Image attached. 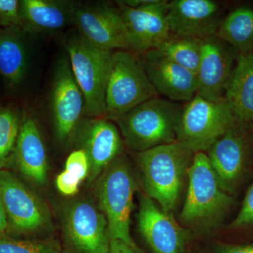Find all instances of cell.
<instances>
[{"instance_id": "6da1fadb", "label": "cell", "mask_w": 253, "mask_h": 253, "mask_svg": "<svg viewBox=\"0 0 253 253\" xmlns=\"http://www.w3.org/2000/svg\"><path fill=\"white\" fill-rule=\"evenodd\" d=\"M194 153L177 141L138 153L146 195L172 214L177 207Z\"/></svg>"}, {"instance_id": "7a4b0ae2", "label": "cell", "mask_w": 253, "mask_h": 253, "mask_svg": "<svg viewBox=\"0 0 253 253\" xmlns=\"http://www.w3.org/2000/svg\"><path fill=\"white\" fill-rule=\"evenodd\" d=\"M187 178L181 222L198 229L217 226L234 204V198L221 187L206 153L194 154Z\"/></svg>"}, {"instance_id": "3957f363", "label": "cell", "mask_w": 253, "mask_h": 253, "mask_svg": "<svg viewBox=\"0 0 253 253\" xmlns=\"http://www.w3.org/2000/svg\"><path fill=\"white\" fill-rule=\"evenodd\" d=\"M182 106L160 96L136 106L116 121L124 142L140 153L176 141Z\"/></svg>"}, {"instance_id": "277c9868", "label": "cell", "mask_w": 253, "mask_h": 253, "mask_svg": "<svg viewBox=\"0 0 253 253\" xmlns=\"http://www.w3.org/2000/svg\"><path fill=\"white\" fill-rule=\"evenodd\" d=\"M63 45L84 100V116L104 118L106 91L113 51L96 47L78 32L65 38Z\"/></svg>"}, {"instance_id": "5b68a950", "label": "cell", "mask_w": 253, "mask_h": 253, "mask_svg": "<svg viewBox=\"0 0 253 253\" xmlns=\"http://www.w3.org/2000/svg\"><path fill=\"white\" fill-rule=\"evenodd\" d=\"M137 185L131 168L123 158L106 168L98 179L96 196L100 211L108 222L110 238L119 239L136 250L130 233L131 214Z\"/></svg>"}, {"instance_id": "8992f818", "label": "cell", "mask_w": 253, "mask_h": 253, "mask_svg": "<svg viewBox=\"0 0 253 253\" xmlns=\"http://www.w3.org/2000/svg\"><path fill=\"white\" fill-rule=\"evenodd\" d=\"M158 96L139 54L129 50L113 52L104 118L117 121L136 106Z\"/></svg>"}, {"instance_id": "52a82bcc", "label": "cell", "mask_w": 253, "mask_h": 253, "mask_svg": "<svg viewBox=\"0 0 253 253\" xmlns=\"http://www.w3.org/2000/svg\"><path fill=\"white\" fill-rule=\"evenodd\" d=\"M238 122L225 99L211 101L196 94L183 105L176 141L194 154L205 152Z\"/></svg>"}, {"instance_id": "ba28073f", "label": "cell", "mask_w": 253, "mask_h": 253, "mask_svg": "<svg viewBox=\"0 0 253 253\" xmlns=\"http://www.w3.org/2000/svg\"><path fill=\"white\" fill-rule=\"evenodd\" d=\"M0 198L14 232L33 234L51 229V214L45 203L5 169L0 170Z\"/></svg>"}, {"instance_id": "9c48e42d", "label": "cell", "mask_w": 253, "mask_h": 253, "mask_svg": "<svg viewBox=\"0 0 253 253\" xmlns=\"http://www.w3.org/2000/svg\"><path fill=\"white\" fill-rule=\"evenodd\" d=\"M251 130L237 122L208 151L219 184L228 194L235 192L249 167L253 149Z\"/></svg>"}, {"instance_id": "30bf717a", "label": "cell", "mask_w": 253, "mask_h": 253, "mask_svg": "<svg viewBox=\"0 0 253 253\" xmlns=\"http://www.w3.org/2000/svg\"><path fill=\"white\" fill-rule=\"evenodd\" d=\"M63 232L72 253H109L106 218L90 201L79 200L68 205L63 214Z\"/></svg>"}, {"instance_id": "8fae6325", "label": "cell", "mask_w": 253, "mask_h": 253, "mask_svg": "<svg viewBox=\"0 0 253 253\" xmlns=\"http://www.w3.org/2000/svg\"><path fill=\"white\" fill-rule=\"evenodd\" d=\"M51 109L56 138L61 144H68L76 136L84 115V100L67 55L61 56L55 66Z\"/></svg>"}, {"instance_id": "7c38bea8", "label": "cell", "mask_w": 253, "mask_h": 253, "mask_svg": "<svg viewBox=\"0 0 253 253\" xmlns=\"http://www.w3.org/2000/svg\"><path fill=\"white\" fill-rule=\"evenodd\" d=\"M73 25L96 47L110 51L129 50L126 28L117 5L76 1Z\"/></svg>"}, {"instance_id": "4fadbf2b", "label": "cell", "mask_w": 253, "mask_h": 253, "mask_svg": "<svg viewBox=\"0 0 253 253\" xmlns=\"http://www.w3.org/2000/svg\"><path fill=\"white\" fill-rule=\"evenodd\" d=\"M168 1L149 0L141 6L116 1L121 11L129 51L136 54L156 49L171 36L167 20Z\"/></svg>"}, {"instance_id": "5bb4252c", "label": "cell", "mask_w": 253, "mask_h": 253, "mask_svg": "<svg viewBox=\"0 0 253 253\" xmlns=\"http://www.w3.org/2000/svg\"><path fill=\"white\" fill-rule=\"evenodd\" d=\"M202 41L201 57L196 74V94L208 101H222L225 99L226 89L235 67L238 57L236 51L216 36Z\"/></svg>"}, {"instance_id": "9a60e30c", "label": "cell", "mask_w": 253, "mask_h": 253, "mask_svg": "<svg viewBox=\"0 0 253 253\" xmlns=\"http://www.w3.org/2000/svg\"><path fill=\"white\" fill-rule=\"evenodd\" d=\"M222 5L213 0H173L168 2L171 36L204 40L216 36L225 16Z\"/></svg>"}, {"instance_id": "2e32d148", "label": "cell", "mask_w": 253, "mask_h": 253, "mask_svg": "<svg viewBox=\"0 0 253 253\" xmlns=\"http://www.w3.org/2000/svg\"><path fill=\"white\" fill-rule=\"evenodd\" d=\"M89 163L88 180L92 182L119 157L123 149L117 126L104 118H95L80 124L76 136Z\"/></svg>"}, {"instance_id": "e0dca14e", "label": "cell", "mask_w": 253, "mask_h": 253, "mask_svg": "<svg viewBox=\"0 0 253 253\" xmlns=\"http://www.w3.org/2000/svg\"><path fill=\"white\" fill-rule=\"evenodd\" d=\"M138 229L154 253H182L189 234L147 195H141Z\"/></svg>"}, {"instance_id": "ac0fdd59", "label": "cell", "mask_w": 253, "mask_h": 253, "mask_svg": "<svg viewBox=\"0 0 253 253\" xmlns=\"http://www.w3.org/2000/svg\"><path fill=\"white\" fill-rule=\"evenodd\" d=\"M158 94L174 102H188L198 91L196 75L173 62L157 49L139 54Z\"/></svg>"}, {"instance_id": "d6986e66", "label": "cell", "mask_w": 253, "mask_h": 253, "mask_svg": "<svg viewBox=\"0 0 253 253\" xmlns=\"http://www.w3.org/2000/svg\"><path fill=\"white\" fill-rule=\"evenodd\" d=\"M75 4L66 0H22L21 27L32 36L56 34L73 25Z\"/></svg>"}, {"instance_id": "ffe728a7", "label": "cell", "mask_w": 253, "mask_h": 253, "mask_svg": "<svg viewBox=\"0 0 253 253\" xmlns=\"http://www.w3.org/2000/svg\"><path fill=\"white\" fill-rule=\"evenodd\" d=\"M18 169L26 178L38 186L47 180L48 159L41 131L33 116L22 119L14 153Z\"/></svg>"}, {"instance_id": "44dd1931", "label": "cell", "mask_w": 253, "mask_h": 253, "mask_svg": "<svg viewBox=\"0 0 253 253\" xmlns=\"http://www.w3.org/2000/svg\"><path fill=\"white\" fill-rule=\"evenodd\" d=\"M28 36L21 26L0 28V75L10 89H17L26 79Z\"/></svg>"}, {"instance_id": "7402d4cb", "label": "cell", "mask_w": 253, "mask_h": 253, "mask_svg": "<svg viewBox=\"0 0 253 253\" xmlns=\"http://www.w3.org/2000/svg\"><path fill=\"white\" fill-rule=\"evenodd\" d=\"M225 100L238 122L253 129V51L238 55Z\"/></svg>"}, {"instance_id": "603a6c76", "label": "cell", "mask_w": 253, "mask_h": 253, "mask_svg": "<svg viewBox=\"0 0 253 253\" xmlns=\"http://www.w3.org/2000/svg\"><path fill=\"white\" fill-rule=\"evenodd\" d=\"M216 36L239 54L253 51V9L242 6L226 15Z\"/></svg>"}, {"instance_id": "cb8c5ba5", "label": "cell", "mask_w": 253, "mask_h": 253, "mask_svg": "<svg viewBox=\"0 0 253 253\" xmlns=\"http://www.w3.org/2000/svg\"><path fill=\"white\" fill-rule=\"evenodd\" d=\"M202 41L189 37L171 36L156 49L196 76L201 57Z\"/></svg>"}, {"instance_id": "d4e9b609", "label": "cell", "mask_w": 253, "mask_h": 253, "mask_svg": "<svg viewBox=\"0 0 253 253\" xmlns=\"http://www.w3.org/2000/svg\"><path fill=\"white\" fill-rule=\"evenodd\" d=\"M22 119L17 109L0 106V170L14 155Z\"/></svg>"}, {"instance_id": "484cf974", "label": "cell", "mask_w": 253, "mask_h": 253, "mask_svg": "<svg viewBox=\"0 0 253 253\" xmlns=\"http://www.w3.org/2000/svg\"><path fill=\"white\" fill-rule=\"evenodd\" d=\"M0 253H63L61 244L54 239H16L0 237Z\"/></svg>"}, {"instance_id": "4316f807", "label": "cell", "mask_w": 253, "mask_h": 253, "mask_svg": "<svg viewBox=\"0 0 253 253\" xmlns=\"http://www.w3.org/2000/svg\"><path fill=\"white\" fill-rule=\"evenodd\" d=\"M64 170L77 178L81 182L87 177L89 163L84 151L80 149L73 151L66 160Z\"/></svg>"}, {"instance_id": "83f0119b", "label": "cell", "mask_w": 253, "mask_h": 253, "mask_svg": "<svg viewBox=\"0 0 253 253\" xmlns=\"http://www.w3.org/2000/svg\"><path fill=\"white\" fill-rule=\"evenodd\" d=\"M21 25V1L0 0V28Z\"/></svg>"}, {"instance_id": "f1b7e54d", "label": "cell", "mask_w": 253, "mask_h": 253, "mask_svg": "<svg viewBox=\"0 0 253 253\" xmlns=\"http://www.w3.org/2000/svg\"><path fill=\"white\" fill-rule=\"evenodd\" d=\"M251 226H253V181L246 192L237 216L231 224V227L236 229Z\"/></svg>"}, {"instance_id": "f546056e", "label": "cell", "mask_w": 253, "mask_h": 253, "mask_svg": "<svg viewBox=\"0 0 253 253\" xmlns=\"http://www.w3.org/2000/svg\"><path fill=\"white\" fill-rule=\"evenodd\" d=\"M81 183L79 179L66 170H63L56 176V188L65 196H74L77 194Z\"/></svg>"}, {"instance_id": "4dcf8cb0", "label": "cell", "mask_w": 253, "mask_h": 253, "mask_svg": "<svg viewBox=\"0 0 253 253\" xmlns=\"http://www.w3.org/2000/svg\"><path fill=\"white\" fill-rule=\"evenodd\" d=\"M214 253H253V243L246 244H219Z\"/></svg>"}, {"instance_id": "1f68e13d", "label": "cell", "mask_w": 253, "mask_h": 253, "mask_svg": "<svg viewBox=\"0 0 253 253\" xmlns=\"http://www.w3.org/2000/svg\"><path fill=\"white\" fill-rule=\"evenodd\" d=\"M109 253H143L119 239H111Z\"/></svg>"}, {"instance_id": "d6a6232c", "label": "cell", "mask_w": 253, "mask_h": 253, "mask_svg": "<svg viewBox=\"0 0 253 253\" xmlns=\"http://www.w3.org/2000/svg\"><path fill=\"white\" fill-rule=\"evenodd\" d=\"M9 228V221H8L7 214L0 198V237L5 235V232Z\"/></svg>"}]
</instances>
